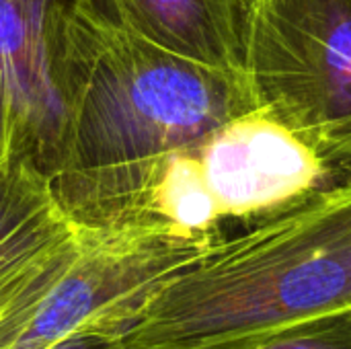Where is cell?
I'll return each mask as SVG.
<instances>
[{"mask_svg": "<svg viewBox=\"0 0 351 349\" xmlns=\"http://www.w3.org/2000/svg\"><path fill=\"white\" fill-rule=\"evenodd\" d=\"M255 107L245 72L162 51L97 4L53 193L74 228H136L160 167Z\"/></svg>", "mask_w": 351, "mask_h": 349, "instance_id": "1", "label": "cell"}, {"mask_svg": "<svg viewBox=\"0 0 351 349\" xmlns=\"http://www.w3.org/2000/svg\"><path fill=\"white\" fill-rule=\"evenodd\" d=\"M351 311V169L218 237L125 333L128 349H251L276 331Z\"/></svg>", "mask_w": 351, "mask_h": 349, "instance_id": "2", "label": "cell"}, {"mask_svg": "<svg viewBox=\"0 0 351 349\" xmlns=\"http://www.w3.org/2000/svg\"><path fill=\"white\" fill-rule=\"evenodd\" d=\"M169 226L76 228L37 261L0 311V349H45L66 335L132 329L148 300L218 241Z\"/></svg>", "mask_w": 351, "mask_h": 349, "instance_id": "3", "label": "cell"}, {"mask_svg": "<svg viewBox=\"0 0 351 349\" xmlns=\"http://www.w3.org/2000/svg\"><path fill=\"white\" fill-rule=\"evenodd\" d=\"M243 72L335 173L351 169V0H245Z\"/></svg>", "mask_w": 351, "mask_h": 349, "instance_id": "4", "label": "cell"}, {"mask_svg": "<svg viewBox=\"0 0 351 349\" xmlns=\"http://www.w3.org/2000/svg\"><path fill=\"white\" fill-rule=\"evenodd\" d=\"M333 177L306 142L255 107L171 156L144 195L136 224L218 234L226 220H255Z\"/></svg>", "mask_w": 351, "mask_h": 349, "instance_id": "5", "label": "cell"}, {"mask_svg": "<svg viewBox=\"0 0 351 349\" xmlns=\"http://www.w3.org/2000/svg\"><path fill=\"white\" fill-rule=\"evenodd\" d=\"M95 16V0H0V70L16 113V160L49 181L64 163Z\"/></svg>", "mask_w": 351, "mask_h": 349, "instance_id": "6", "label": "cell"}, {"mask_svg": "<svg viewBox=\"0 0 351 349\" xmlns=\"http://www.w3.org/2000/svg\"><path fill=\"white\" fill-rule=\"evenodd\" d=\"M130 35L173 56L243 72L245 0H97Z\"/></svg>", "mask_w": 351, "mask_h": 349, "instance_id": "7", "label": "cell"}, {"mask_svg": "<svg viewBox=\"0 0 351 349\" xmlns=\"http://www.w3.org/2000/svg\"><path fill=\"white\" fill-rule=\"evenodd\" d=\"M47 175L23 160L0 165V282H6L72 239Z\"/></svg>", "mask_w": 351, "mask_h": 349, "instance_id": "8", "label": "cell"}, {"mask_svg": "<svg viewBox=\"0 0 351 349\" xmlns=\"http://www.w3.org/2000/svg\"><path fill=\"white\" fill-rule=\"evenodd\" d=\"M251 349H351V311L288 325Z\"/></svg>", "mask_w": 351, "mask_h": 349, "instance_id": "9", "label": "cell"}, {"mask_svg": "<svg viewBox=\"0 0 351 349\" xmlns=\"http://www.w3.org/2000/svg\"><path fill=\"white\" fill-rule=\"evenodd\" d=\"M45 349H128L125 331L111 325L78 329Z\"/></svg>", "mask_w": 351, "mask_h": 349, "instance_id": "10", "label": "cell"}, {"mask_svg": "<svg viewBox=\"0 0 351 349\" xmlns=\"http://www.w3.org/2000/svg\"><path fill=\"white\" fill-rule=\"evenodd\" d=\"M16 142H19V125H16L14 103L6 78L0 70V165L16 158Z\"/></svg>", "mask_w": 351, "mask_h": 349, "instance_id": "11", "label": "cell"}, {"mask_svg": "<svg viewBox=\"0 0 351 349\" xmlns=\"http://www.w3.org/2000/svg\"><path fill=\"white\" fill-rule=\"evenodd\" d=\"M31 267H33V265H31ZM31 267H29V269H31ZM29 269H27V272H29ZM27 272H23V274L10 278V280H6V282H0V311H2V306H4V302H6V298L10 296V292L14 290V286L21 282V278H23Z\"/></svg>", "mask_w": 351, "mask_h": 349, "instance_id": "12", "label": "cell"}]
</instances>
